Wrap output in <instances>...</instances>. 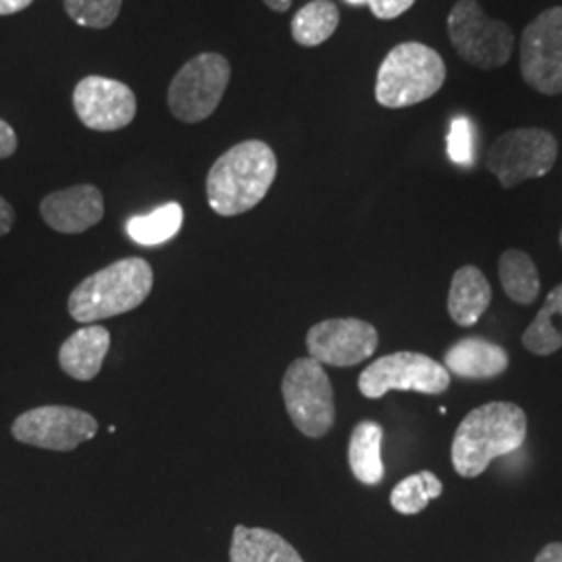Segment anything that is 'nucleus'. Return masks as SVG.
I'll return each mask as SVG.
<instances>
[{
	"instance_id": "f257e3e1",
	"label": "nucleus",
	"mask_w": 562,
	"mask_h": 562,
	"mask_svg": "<svg viewBox=\"0 0 562 562\" xmlns=\"http://www.w3.org/2000/svg\"><path fill=\"white\" fill-rule=\"evenodd\" d=\"M527 440V415L513 402H487L462 419L452 440V464L461 477H480L490 462L513 454Z\"/></svg>"
},
{
	"instance_id": "f03ea898",
	"label": "nucleus",
	"mask_w": 562,
	"mask_h": 562,
	"mask_svg": "<svg viewBox=\"0 0 562 562\" xmlns=\"http://www.w3.org/2000/svg\"><path fill=\"white\" fill-rule=\"evenodd\" d=\"M278 176V159L269 144L246 140L236 144L211 167L206 199L222 217H236L255 209L267 196Z\"/></svg>"
},
{
	"instance_id": "7ed1b4c3",
	"label": "nucleus",
	"mask_w": 562,
	"mask_h": 562,
	"mask_svg": "<svg viewBox=\"0 0 562 562\" xmlns=\"http://www.w3.org/2000/svg\"><path fill=\"white\" fill-rule=\"evenodd\" d=\"M155 273L144 259H121L80 281L69 296V315L78 323L102 322L138 308L153 292Z\"/></svg>"
},
{
	"instance_id": "20e7f679",
	"label": "nucleus",
	"mask_w": 562,
	"mask_h": 562,
	"mask_svg": "<svg viewBox=\"0 0 562 562\" xmlns=\"http://www.w3.org/2000/svg\"><path fill=\"white\" fill-rule=\"evenodd\" d=\"M446 81L442 57L419 42H404L387 53L375 81V99L387 109H404L431 99Z\"/></svg>"
},
{
	"instance_id": "39448f33",
	"label": "nucleus",
	"mask_w": 562,
	"mask_h": 562,
	"mask_svg": "<svg viewBox=\"0 0 562 562\" xmlns=\"http://www.w3.org/2000/svg\"><path fill=\"white\" fill-rule=\"evenodd\" d=\"M281 394L285 411L306 438H323L336 423L334 387L322 362L304 357L288 367Z\"/></svg>"
},
{
	"instance_id": "423d86ee",
	"label": "nucleus",
	"mask_w": 562,
	"mask_h": 562,
	"mask_svg": "<svg viewBox=\"0 0 562 562\" xmlns=\"http://www.w3.org/2000/svg\"><path fill=\"white\" fill-rule=\"evenodd\" d=\"M232 67L223 55L202 53L188 60L169 86V111L183 123L209 120L220 106Z\"/></svg>"
},
{
	"instance_id": "0eeeda50",
	"label": "nucleus",
	"mask_w": 562,
	"mask_h": 562,
	"mask_svg": "<svg viewBox=\"0 0 562 562\" xmlns=\"http://www.w3.org/2000/svg\"><path fill=\"white\" fill-rule=\"evenodd\" d=\"M448 387L450 373L442 362L408 350L371 362L359 378V390L369 401H380L392 390L440 396Z\"/></svg>"
},
{
	"instance_id": "6e6552de",
	"label": "nucleus",
	"mask_w": 562,
	"mask_h": 562,
	"mask_svg": "<svg viewBox=\"0 0 562 562\" xmlns=\"http://www.w3.org/2000/svg\"><path fill=\"white\" fill-rule=\"evenodd\" d=\"M559 157V142L536 127L506 132L490 146L485 167L501 180L504 188H515L521 181L543 178Z\"/></svg>"
},
{
	"instance_id": "1a4fd4ad",
	"label": "nucleus",
	"mask_w": 562,
	"mask_h": 562,
	"mask_svg": "<svg viewBox=\"0 0 562 562\" xmlns=\"http://www.w3.org/2000/svg\"><path fill=\"white\" fill-rule=\"evenodd\" d=\"M448 34L462 59L480 69L503 67L513 53V32L503 21L490 20L475 0H461L448 18Z\"/></svg>"
},
{
	"instance_id": "9d476101",
	"label": "nucleus",
	"mask_w": 562,
	"mask_h": 562,
	"mask_svg": "<svg viewBox=\"0 0 562 562\" xmlns=\"http://www.w3.org/2000/svg\"><path fill=\"white\" fill-rule=\"evenodd\" d=\"M97 431L99 423L90 413L57 404L32 408L20 415L11 427L18 442L55 452L76 450L80 443L92 440Z\"/></svg>"
},
{
	"instance_id": "9b49d317",
	"label": "nucleus",
	"mask_w": 562,
	"mask_h": 562,
	"mask_svg": "<svg viewBox=\"0 0 562 562\" xmlns=\"http://www.w3.org/2000/svg\"><path fill=\"white\" fill-rule=\"evenodd\" d=\"M522 80L542 94L562 92V7L531 21L521 41Z\"/></svg>"
},
{
	"instance_id": "f8f14e48",
	"label": "nucleus",
	"mask_w": 562,
	"mask_h": 562,
	"mask_svg": "<svg viewBox=\"0 0 562 562\" xmlns=\"http://www.w3.org/2000/svg\"><path fill=\"white\" fill-rule=\"evenodd\" d=\"M380 334L362 319H325L308 329V357L323 367H355L375 355Z\"/></svg>"
},
{
	"instance_id": "ddd939ff",
	"label": "nucleus",
	"mask_w": 562,
	"mask_h": 562,
	"mask_svg": "<svg viewBox=\"0 0 562 562\" xmlns=\"http://www.w3.org/2000/svg\"><path fill=\"white\" fill-rule=\"evenodd\" d=\"M74 109L86 127L117 132L134 121L138 102L123 81L88 76L74 90Z\"/></svg>"
},
{
	"instance_id": "4468645a",
	"label": "nucleus",
	"mask_w": 562,
	"mask_h": 562,
	"mask_svg": "<svg viewBox=\"0 0 562 562\" xmlns=\"http://www.w3.org/2000/svg\"><path fill=\"white\" fill-rule=\"evenodd\" d=\"M42 220L59 234H81L101 223L104 199L97 186L81 183L48 194L41 202Z\"/></svg>"
},
{
	"instance_id": "2eb2a0df",
	"label": "nucleus",
	"mask_w": 562,
	"mask_h": 562,
	"mask_svg": "<svg viewBox=\"0 0 562 562\" xmlns=\"http://www.w3.org/2000/svg\"><path fill=\"white\" fill-rule=\"evenodd\" d=\"M443 367L462 380H494L508 369V352L482 338H462L443 352Z\"/></svg>"
},
{
	"instance_id": "dca6fc26",
	"label": "nucleus",
	"mask_w": 562,
	"mask_h": 562,
	"mask_svg": "<svg viewBox=\"0 0 562 562\" xmlns=\"http://www.w3.org/2000/svg\"><path fill=\"white\" fill-rule=\"evenodd\" d=\"M111 348V334L102 325H86L63 341L59 350L60 369L78 380L90 382L101 373L102 362Z\"/></svg>"
},
{
	"instance_id": "f3484780",
	"label": "nucleus",
	"mask_w": 562,
	"mask_h": 562,
	"mask_svg": "<svg viewBox=\"0 0 562 562\" xmlns=\"http://www.w3.org/2000/svg\"><path fill=\"white\" fill-rule=\"evenodd\" d=\"M490 302L492 285L482 271L473 265L461 267L452 278L448 294V313L454 323L461 327H473L482 319Z\"/></svg>"
},
{
	"instance_id": "a211bd4d",
	"label": "nucleus",
	"mask_w": 562,
	"mask_h": 562,
	"mask_svg": "<svg viewBox=\"0 0 562 562\" xmlns=\"http://www.w3.org/2000/svg\"><path fill=\"white\" fill-rule=\"evenodd\" d=\"M229 562H304L296 548L276 531L250 529L238 525L234 529Z\"/></svg>"
},
{
	"instance_id": "6ab92c4d",
	"label": "nucleus",
	"mask_w": 562,
	"mask_h": 562,
	"mask_svg": "<svg viewBox=\"0 0 562 562\" xmlns=\"http://www.w3.org/2000/svg\"><path fill=\"white\" fill-rule=\"evenodd\" d=\"M383 429L380 423L361 422L350 436L348 462L352 475L364 485L383 482L385 469L382 461Z\"/></svg>"
},
{
	"instance_id": "aec40b11",
	"label": "nucleus",
	"mask_w": 562,
	"mask_h": 562,
	"mask_svg": "<svg viewBox=\"0 0 562 562\" xmlns=\"http://www.w3.org/2000/svg\"><path fill=\"white\" fill-rule=\"evenodd\" d=\"M522 346L538 355L550 357L562 348V283L543 302L540 313L522 334Z\"/></svg>"
},
{
	"instance_id": "412c9836",
	"label": "nucleus",
	"mask_w": 562,
	"mask_h": 562,
	"mask_svg": "<svg viewBox=\"0 0 562 562\" xmlns=\"http://www.w3.org/2000/svg\"><path fill=\"white\" fill-rule=\"evenodd\" d=\"M501 281L504 292L513 302L531 304L540 296V273L536 262L522 250L510 248L501 257Z\"/></svg>"
},
{
	"instance_id": "4be33fe9",
	"label": "nucleus",
	"mask_w": 562,
	"mask_h": 562,
	"mask_svg": "<svg viewBox=\"0 0 562 562\" xmlns=\"http://www.w3.org/2000/svg\"><path fill=\"white\" fill-rule=\"evenodd\" d=\"M340 11L331 0H313L304 4L292 20V38L301 46H319L334 36Z\"/></svg>"
},
{
	"instance_id": "5701e85b",
	"label": "nucleus",
	"mask_w": 562,
	"mask_h": 562,
	"mask_svg": "<svg viewBox=\"0 0 562 562\" xmlns=\"http://www.w3.org/2000/svg\"><path fill=\"white\" fill-rule=\"evenodd\" d=\"M183 211L178 202H167L148 215L132 217L125 229L127 236L142 246H157L171 240L180 232Z\"/></svg>"
},
{
	"instance_id": "b1692460",
	"label": "nucleus",
	"mask_w": 562,
	"mask_h": 562,
	"mask_svg": "<svg viewBox=\"0 0 562 562\" xmlns=\"http://www.w3.org/2000/svg\"><path fill=\"white\" fill-rule=\"evenodd\" d=\"M443 483L431 471H422L402 480L390 496V504L401 515H419L427 508V504L440 498Z\"/></svg>"
},
{
	"instance_id": "393cba45",
	"label": "nucleus",
	"mask_w": 562,
	"mask_h": 562,
	"mask_svg": "<svg viewBox=\"0 0 562 562\" xmlns=\"http://www.w3.org/2000/svg\"><path fill=\"white\" fill-rule=\"evenodd\" d=\"M71 20L83 27L104 30L120 18L123 0H63Z\"/></svg>"
},
{
	"instance_id": "a878e982",
	"label": "nucleus",
	"mask_w": 562,
	"mask_h": 562,
	"mask_svg": "<svg viewBox=\"0 0 562 562\" xmlns=\"http://www.w3.org/2000/svg\"><path fill=\"white\" fill-rule=\"evenodd\" d=\"M448 153H450V159L459 165H469L473 159V130H471V123L464 117L452 121L450 125Z\"/></svg>"
},
{
	"instance_id": "bb28decb",
	"label": "nucleus",
	"mask_w": 562,
	"mask_h": 562,
	"mask_svg": "<svg viewBox=\"0 0 562 562\" xmlns=\"http://www.w3.org/2000/svg\"><path fill=\"white\" fill-rule=\"evenodd\" d=\"M367 4L378 20H396L415 4V0H367Z\"/></svg>"
},
{
	"instance_id": "cd10ccee",
	"label": "nucleus",
	"mask_w": 562,
	"mask_h": 562,
	"mask_svg": "<svg viewBox=\"0 0 562 562\" xmlns=\"http://www.w3.org/2000/svg\"><path fill=\"white\" fill-rule=\"evenodd\" d=\"M15 150H18V134L7 121L0 120V159L13 157Z\"/></svg>"
},
{
	"instance_id": "c85d7f7f",
	"label": "nucleus",
	"mask_w": 562,
	"mask_h": 562,
	"mask_svg": "<svg viewBox=\"0 0 562 562\" xmlns=\"http://www.w3.org/2000/svg\"><path fill=\"white\" fill-rule=\"evenodd\" d=\"M15 223V211L9 202L0 196V236H7Z\"/></svg>"
},
{
	"instance_id": "c756f323",
	"label": "nucleus",
	"mask_w": 562,
	"mask_h": 562,
	"mask_svg": "<svg viewBox=\"0 0 562 562\" xmlns=\"http://www.w3.org/2000/svg\"><path fill=\"white\" fill-rule=\"evenodd\" d=\"M536 562H562V543H548L546 548L540 550V554L536 557Z\"/></svg>"
},
{
	"instance_id": "7c9ffc66",
	"label": "nucleus",
	"mask_w": 562,
	"mask_h": 562,
	"mask_svg": "<svg viewBox=\"0 0 562 562\" xmlns=\"http://www.w3.org/2000/svg\"><path fill=\"white\" fill-rule=\"evenodd\" d=\"M34 0H0V15H15L27 9Z\"/></svg>"
},
{
	"instance_id": "2f4dec72",
	"label": "nucleus",
	"mask_w": 562,
	"mask_h": 562,
	"mask_svg": "<svg viewBox=\"0 0 562 562\" xmlns=\"http://www.w3.org/2000/svg\"><path fill=\"white\" fill-rule=\"evenodd\" d=\"M265 4L269 9H273L276 13H283V11H288L292 7V0H265Z\"/></svg>"
},
{
	"instance_id": "473e14b6",
	"label": "nucleus",
	"mask_w": 562,
	"mask_h": 562,
	"mask_svg": "<svg viewBox=\"0 0 562 562\" xmlns=\"http://www.w3.org/2000/svg\"><path fill=\"white\" fill-rule=\"evenodd\" d=\"M348 4H355V7H359V4H367V0H346Z\"/></svg>"
},
{
	"instance_id": "72a5a7b5",
	"label": "nucleus",
	"mask_w": 562,
	"mask_h": 562,
	"mask_svg": "<svg viewBox=\"0 0 562 562\" xmlns=\"http://www.w3.org/2000/svg\"><path fill=\"white\" fill-rule=\"evenodd\" d=\"M561 246H562V232H561Z\"/></svg>"
}]
</instances>
